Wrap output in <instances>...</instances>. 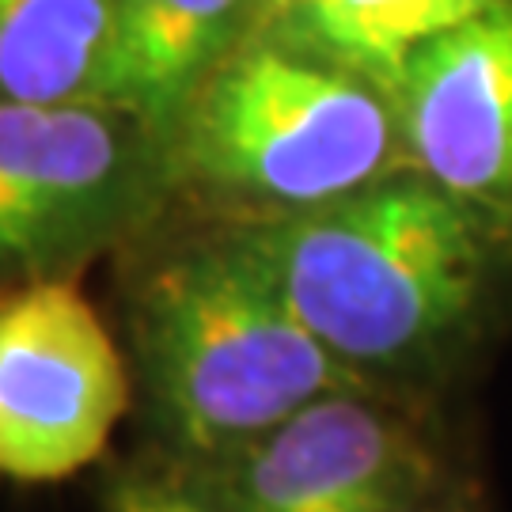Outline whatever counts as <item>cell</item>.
<instances>
[{"label":"cell","mask_w":512,"mask_h":512,"mask_svg":"<svg viewBox=\"0 0 512 512\" xmlns=\"http://www.w3.org/2000/svg\"><path fill=\"white\" fill-rule=\"evenodd\" d=\"M107 512H152V497H148L145 475H122L110 486Z\"/></svg>","instance_id":"11"},{"label":"cell","mask_w":512,"mask_h":512,"mask_svg":"<svg viewBox=\"0 0 512 512\" xmlns=\"http://www.w3.org/2000/svg\"><path fill=\"white\" fill-rule=\"evenodd\" d=\"M490 4L497 0H251L243 35L334 61L395 95L425 42Z\"/></svg>","instance_id":"9"},{"label":"cell","mask_w":512,"mask_h":512,"mask_svg":"<svg viewBox=\"0 0 512 512\" xmlns=\"http://www.w3.org/2000/svg\"><path fill=\"white\" fill-rule=\"evenodd\" d=\"M403 512H471L459 497H452V494H433V497H425V501H418V505H410V509H403Z\"/></svg>","instance_id":"12"},{"label":"cell","mask_w":512,"mask_h":512,"mask_svg":"<svg viewBox=\"0 0 512 512\" xmlns=\"http://www.w3.org/2000/svg\"><path fill=\"white\" fill-rule=\"evenodd\" d=\"M171 213L160 133L99 99H0V289L76 277Z\"/></svg>","instance_id":"4"},{"label":"cell","mask_w":512,"mask_h":512,"mask_svg":"<svg viewBox=\"0 0 512 512\" xmlns=\"http://www.w3.org/2000/svg\"><path fill=\"white\" fill-rule=\"evenodd\" d=\"M133 372L76 277L0 289V478L61 482L107 452Z\"/></svg>","instance_id":"5"},{"label":"cell","mask_w":512,"mask_h":512,"mask_svg":"<svg viewBox=\"0 0 512 512\" xmlns=\"http://www.w3.org/2000/svg\"><path fill=\"white\" fill-rule=\"evenodd\" d=\"M171 209L255 224L338 202L406 164L395 95L334 61L243 35L164 137Z\"/></svg>","instance_id":"3"},{"label":"cell","mask_w":512,"mask_h":512,"mask_svg":"<svg viewBox=\"0 0 512 512\" xmlns=\"http://www.w3.org/2000/svg\"><path fill=\"white\" fill-rule=\"evenodd\" d=\"M224 228L349 372L399 399L456 380L512 311V236L410 164L308 213Z\"/></svg>","instance_id":"1"},{"label":"cell","mask_w":512,"mask_h":512,"mask_svg":"<svg viewBox=\"0 0 512 512\" xmlns=\"http://www.w3.org/2000/svg\"><path fill=\"white\" fill-rule=\"evenodd\" d=\"M406 399L357 387L296 410L213 471H186L224 512H403L440 494V459Z\"/></svg>","instance_id":"6"},{"label":"cell","mask_w":512,"mask_h":512,"mask_svg":"<svg viewBox=\"0 0 512 512\" xmlns=\"http://www.w3.org/2000/svg\"><path fill=\"white\" fill-rule=\"evenodd\" d=\"M148 433L183 471H213L308 403L357 391L243 239L213 220L164 239L126 293ZM376 391V387H372Z\"/></svg>","instance_id":"2"},{"label":"cell","mask_w":512,"mask_h":512,"mask_svg":"<svg viewBox=\"0 0 512 512\" xmlns=\"http://www.w3.org/2000/svg\"><path fill=\"white\" fill-rule=\"evenodd\" d=\"M395 110L406 164L512 236V0L425 42Z\"/></svg>","instance_id":"7"},{"label":"cell","mask_w":512,"mask_h":512,"mask_svg":"<svg viewBox=\"0 0 512 512\" xmlns=\"http://www.w3.org/2000/svg\"><path fill=\"white\" fill-rule=\"evenodd\" d=\"M110 35V0H0V99H99Z\"/></svg>","instance_id":"10"},{"label":"cell","mask_w":512,"mask_h":512,"mask_svg":"<svg viewBox=\"0 0 512 512\" xmlns=\"http://www.w3.org/2000/svg\"><path fill=\"white\" fill-rule=\"evenodd\" d=\"M103 103L137 114L167 137L202 76L236 46L251 0H110Z\"/></svg>","instance_id":"8"}]
</instances>
